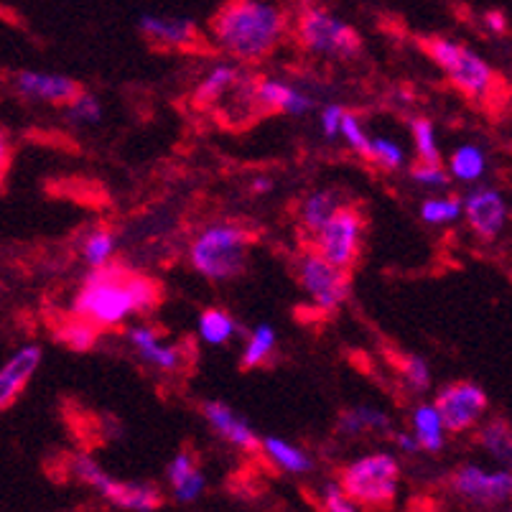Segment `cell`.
I'll return each mask as SVG.
<instances>
[{"instance_id":"d590c367","label":"cell","mask_w":512,"mask_h":512,"mask_svg":"<svg viewBox=\"0 0 512 512\" xmlns=\"http://www.w3.org/2000/svg\"><path fill=\"white\" fill-rule=\"evenodd\" d=\"M319 502H321V510L324 512H360L357 502L344 492V487L334 479L321 484L319 490Z\"/></svg>"},{"instance_id":"7c38bea8","label":"cell","mask_w":512,"mask_h":512,"mask_svg":"<svg viewBox=\"0 0 512 512\" xmlns=\"http://www.w3.org/2000/svg\"><path fill=\"white\" fill-rule=\"evenodd\" d=\"M248 100L265 113H283L291 118H304L316 110V100L309 92L281 77L253 79L248 87Z\"/></svg>"},{"instance_id":"f35d334b","label":"cell","mask_w":512,"mask_h":512,"mask_svg":"<svg viewBox=\"0 0 512 512\" xmlns=\"http://www.w3.org/2000/svg\"><path fill=\"white\" fill-rule=\"evenodd\" d=\"M197 469V456H194L192 451H179V454L171 456L169 467H166V482H169V487H176V484H181L184 479L192 477Z\"/></svg>"},{"instance_id":"d4e9b609","label":"cell","mask_w":512,"mask_h":512,"mask_svg":"<svg viewBox=\"0 0 512 512\" xmlns=\"http://www.w3.org/2000/svg\"><path fill=\"white\" fill-rule=\"evenodd\" d=\"M490 158L477 143H462L456 146L449 156V174L451 179L464 181V184H477L487 174Z\"/></svg>"},{"instance_id":"2e32d148","label":"cell","mask_w":512,"mask_h":512,"mask_svg":"<svg viewBox=\"0 0 512 512\" xmlns=\"http://www.w3.org/2000/svg\"><path fill=\"white\" fill-rule=\"evenodd\" d=\"M202 416L207 421V426L212 428L214 434L220 436L227 446L237 451H260V439L255 434V428L250 426V421L245 416L230 408L222 400H207L202 406Z\"/></svg>"},{"instance_id":"52a82bcc","label":"cell","mask_w":512,"mask_h":512,"mask_svg":"<svg viewBox=\"0 0 512 512\" xmlns=\"http://www.w3.org/2000/svg\"><path fill=\"white\" fill-rule=\"evenodd\" d=\"M74 477L82 484H87L90 490L105 497L107 502L118 510L125 512H156L164 505V495L156 484L148 482H128V479H118L95 462V456L90 454H74L69 462Z\"/></svg>"},{"instance_id":"484cf974","label":"cell","mask_w":512,"mask_h":512,"mask_svg":"<svg viewBox=\"0 0 512 512\" xmlns=\"http://www.w3.org/2000/svg\"><path fill=\"white\" fill-rule=\"evenodd\" d=\"M240 332V324H237L235 316L225 309H204L197 319V337L202 344L209 347H222V344H230L232 339Z\"/></svg>"},{"instance_id":"f1b7e54d","label":"cell","mask_w":512,"mask_h":512,"mask_svg":"<svg viewBox=\"0 0 512 512\" xmlns=\"http://www.w3.org/2000/svg\"><path fill=\"white\" fill-rule=\"evenodd\" d=\"M97 332L100 329L95 324H90L87 319L82 316H69V319L59 321L57 329H54V337L57 342H62L64 347L72 349V352H87L97 344Z\"/></svg>"},{"instance_id":"603a6c76","label":"cell","mask_w":512,"mask_h":512,"mask_svg":"<svg viewBox=\"0 0 512 512\" xmlns=\"http://www.w3.org/2000/svg\"><path fill=\"white\" fill-rule=\"evenodd\" d=\"M242 72L230 62H217L204 72V77L199 79V85L194 87V102L197 105H214L220 102L222 97L230 95L235 87H240Z\"/></svg>"},{"instance_id":"3957f363","label":"cell","mask_w":512,"mask_h":512,"mask_svg":"<svg viewBox=\"0 0 512 512\" xmlns=\"http://www.w3.org/2000/svg\"><path fill=\"white\" fill-rule=\"evenodd\" d=\"M253 242L255 235L240 222H212L189 242V263L209 283H227L245 271Z\"/></svg>"},{"instance_id":"f546056e","label":"cell","mask_w":512,"mask_h":512,"mask_svg":"<svg viewBox=\"0 0 512 512\" xmlns=\"http://www.w3.org/2000/svg\"><path fill=\"white\" fill-rule=\"evenodd\" d=\"M421 220L431 227H444L454 225L456 220H462L464 214V199L446 194V197H428L423 199L418 207Z\"/></svg>"},{"instance_id":"5b68a950","label":"cell","mask_w":512,"mask_h":512,"mask_svg":"<svg viewBox=\"0 0 512 512\" xmlns=\"http://www.w3.org/2000/svg\"><path fill=\"white\" fill-rule=\"evenodd\" d=\"M293 34L309 54L321 59L349 62L360 57L362 51V39L355 26L321 6H306L296 16Z\"/></svg>"},{"instance_id":"ba28073f","label":"cell","mask_w":512,"mask_h":512,"mask_svg":"<svg viewBox=\"0 0 512 512\" xmlns=\"http://www.w3.org/2000/svg\"><path fill=\"white\" fill-rule=\"evenodd\" d=\"M296 278H299L306 299L321 314H334L347 304L349 288H352L349 273L339 265L329 263L327 258H321L314 250L301 253L299 263H296Z\"/></svg>"},{"instance_id":"ab89813d","label":"cell","mask_w":512,"mask_h":512,"mask_svg":"<svg viewBox=\"0 0 512 512\" xmlns=\"http://www.w3.org/2000/svg\"><path fill=\"white\" fill-rule=\"evenodd\" d=\"M204 490H207V477H204L202 469H197L192 477L184 479V482L176 484V487H171V495H174L176 502H184V505H189V502L199 500V497L204 495Z\"/></svg>"},{"instance_id":"836d02e7","label":"cell","mask_w":512,"mask_h":512,"mask_svg":"<svg viewBox=\"0 0 512 512\" xmlns=\"http://www.w3.org/2000/svg\"><path fill=\"white\" fill-rule=\"evenodd\" d=\"M400 375H403V383H406L408 390H413V393L423 395L428 388H431V380H434V375H431V367H428V362L423 360L421 355H406L403 360H400Z\"/></svg>"},{"instance_id":"8fae6325","label":"cell","mask_w":512,"mask_h":512,"mask_svg":"<svg viewBox=\"0 0 512 512\" xmlns=\"http://www.w3.org/2000/svg\"><path fill=\"white\" fill-rule=\"evenodd\" d=\"M436 408H439L441 418H444L449 434H464L472 428L482 426L487 408H490V398L479 388L477 383L469 380H456V383L444 385L434 398Z\"/></svg>"},{"instance_id":"6da1fadb","label":"cell","mask_w":512,"mask_h":512,"mask_svg":"<svg viewBox=\"0 0 512 512\" xmlns=\"http://www.w3.org/2000/svg\"><path fill=\"white\" fill-rule=\"evenodd\" d=\"M161 304V288L153 278L125 265H107L90 271L72 301V314L82 316L97 329H118L133 316L151 314Z\"/></svg>"},{"instance_id":"7a4b0ae2","label":"cell","mask_w":512,"mask_h":512,"mask_svg":"<svg viewBox=\"0 0 512 512\" xmlns=\"http://www.w3.org/2000/svg\"><path fill=\"white\" fill-rule=\"evenodd\" d=\"M286 34L288 16L273 0H230L209 23L212 44L237 62H260Z\"/></svg>"},{"instance_id":"8d00e7d4","label":"cell","mask_w":512,"mask_h":512,"mask_svg":"<svg viewBox=\"0 0 512 512\" xmlns=\"http://www.w3.org/2000/svg\"><path fill=\"white\" fill-rule=\"evenodd\" d=\"M411 181L428 192H441L451 184V174L444 164H416L411 169Z\"/></svg>"},{"instance_id":"ffe728a7","label":"cell","mask_w":512,"mask_h":512,"mask_svg":"<svg viewBox=\"0 0 512 512\" xmlns=\"http://www.w3.org/2000/svg\"><path fill=\"white\" fill-rule=\"evenodd\" d=\"M337 431L344 439H357V436L365 434H383L393 436V421L385 411L375 406H355L347 408V411L339 416Z\"/></svg>"},{"instance_id":"9c48e42d","label":"cell","mask_w":512,"mask_h":512,"mask_svg":"<svg viewBox=\"0 0 512 512\" xmlns=\"http://www.w3.org/2000/svg\"><path fill=\"white\" fill-rule=\"evenodd\" d=\"M365 235V220L355 207H342L327 225L311 237V250L329 263L349 271L355 265Z\"/></svg>"},{"instance_id":"7bdbcfd3","label":"cell","mask_w":512,"mask_h":512,"mask_svg":"<svg viewBox=\"0 0 512 512\" xmlns=\"http://www.w3.org/2000/svg\"><path fill=\"white\" fill-rule=\"evenodd\" d=\"M273 189H276V184H273L271 176H255V179L250 181V192H253L255 197H265V194H271Z\"/></svg>"},{"instance_id":"30bf717a","label":"cell","mask_w":512,"mask_h":512,"mask_svg":"<svg viewBox=\"0 0 512 512\" xmlns=\"http://www.w3.org/2000/svg\"><path fill=\"white\" fill-rule=\"evenodd\" d=\"M451 490L459 500L474 507H497L512 502V472L502 467L462 464L449 479Z\"/></svg>"},{"instance_id":"cb8c5ba5","label":"cell","mask_w":512,"mask_h":512,"mask_svg":"<svg viewBox=\"0 0 512 512\" xmlns=\"http://www.w3.org/2000/svg\"><path fill=\"white\" fill-rule=\"evenodd\" d=\"M344 204L339 202L337 192H329V189H316L309 197H304L299 209V222L304 227V232L309 237H314L321 227L332 220L334 214L342 209Z\"/></svg>"},{"instance_id":"b9f144b4","label":"cell","mask_w":512,"mask_h":512,"mask_svg":"<svg viewBox=\"0 0 512 512\" xmlns=\"http://www.w3.org/2000/svg\"><path fill=\"white\" fill-rule=\"evenodd\" d=\"M482 21H484V29L490 31L492 36H500L507 31V16L502 11H487Z\"/></svg>"},{"instance_id":"d6a6232c","label":"cell","mask_w":512,"mask_h":512,"mask_svg":"<svg viewBox=\"0 0 512 512\" xmlns=\"http://www.w3.org/2000/svg\"><path fill=\"white\" fill-rule=\"evenodd\" d=\"M367 161H372V164L380 166V169L398 171L406 166V151H403V146H400L398 141H393V138L375 136L372 138V151Z\"/></svg>"},{"instance_id":"60d3db41","label":"cell","mask_w":512,"mask_h":512,"mask_svg":"<svg viewBox=\"0 0 512 512\" xmlns=\"http://www.w3.org/2000/svg\"><path fill=\"white\" fill-rule=\"evenodd\" d=\"M393 441H395V446H398V449L408 456H416L423 451L421 444H418V439L413 436V431H395Z\"/></svg>"},{"instance_id":"7402d4cb","label":"cell","mask_w":512,"mask_h":512,"mask_svg":"<svg viewBox=\"0 0 512 512\" xmlns=\"http://www.w3.org/2000/svg\"><path fill=\"white\" fill-rule=\"evenodd\" d=\"M477 444L492 462L512 472V423L505 418H487L477 428Z\"/></svg>"},{"instance_id":"d6986e66","label":"cell","mask_w":512,"mask_h":512,"mask_svg":"<svg viewBox=\"0 0 512 512\" xmlns=\"http://www.w3.org/2000/svg\"><path fill=\"white\" fill-rule=\"evenodd\" d=\"M260 451L268 462L281 472L293 474V477H304L314 469V456L304 449V446L293 444V441L283 439V436H265Z\"/></svg>"},{"instance_id":"4dcf8cb0","label":"cell","mask_w":512,"mask_h":512,"mask_svg":"<svg viewBox=\"0 0 512 512\" xmlns=\"http://www.w3.org/2000/svg\"><path fill=\"white\" fill-rule=\"evenodd\" d=\"M411 138H413V148H416L418 164H441L439 138H436V128L431 120L413 118L411 120Z\"/></svg>"},{"instance_id":"83f0119b","label":"cell","mask_w":512,"mask_h":512,"mask_svg":"<svg viewBox=\"0 0 512 512\" xmlns=\"http://www.w3.org/2000/svg\"><path fill=\"white\" fill-rule=\"evenodd\" d=\"M276 344L278 334L271 324H258V327L250 329L245 347H242V367L250 370V367L265 365L273 357V352H276Z\"/></svg>"},{"instance_id":"4fadbf2b","label":"cell","mask_w":512,"mask_h":512,"mask_svg":"<svg viewBox=\"0 0 512 512\" xmlns=\"http://www.w3.org/2000/svg\"><path fill=\"white\" fill-rule=\"evenodd\" d=\"M510 207L500 189L487 184L472 186L464 197V220L469 230L482 240H495L507 225Z\"/></svg>"},{"instance_id":"277c9868","label":"cell","mask_w":512,"mask_h":512,"mask_svg":"<svg viewBox=\"0 0 512 512\" xmlns=\"http://www.w3.org/2000/svg\"><path fill=\"white\" fill-rule=\"evenodd\" d=\"M426 54L451 85L472 100H487L495 90V69L469 44L449 39V36H434L426 41Z\"/></svg>"},{"instance_id":"ee69618b","label":"cell","mask_w":512,"mask_h":512,"mask_svg":"<svg viewBox=\"0 0 512 512\" xmlns=\"http://www.w3.org/2000/svg\"><path fill=\"white\" fill-rule=\"evenodd\" d=\"M505 512H512V502H510V505H507V507H505Z\"/></svg>"},{"instance_id":"8992f818","label":"cell","mask_w":512,"mask_h":512,"mask_svg":"<svg viewBox=\"0 0 512 512\" xmlns=\"http://www.w3.org/2000/svg\"><path fill=\"white\" fill-rule=\"evenodd\" d=\"M339 484L362 507L390 505L400 487V462L390 451H370L347 464Z\"/></svg>"},{"instance_id":"ac0fdd59","label":"cell","mask_w":512,"mask_h":512,"mask_svg":"<svg viewBox=\"0 0 512 512\" xmlns=\"http://www.w3.org/2000/svg\"><path fill=\"white\" fill-rule=\"evenodd\" d=\"M138 29L153 44L164 49H192L199 41V29L192 18L184 16H158V13H146L138 21Z\"/></svg>"},{"instance_id":"4316f807","label":"cell","mask_w":512,"mask_h":512,"mask_svg":"<svg viewBox=\"0 0 512 512\" xmlns=\"http://www.w3.org/2000/svg\"><path fill=\"white\" fill-rule=\"evenodd\" d=\"M115 250H118V237H115L113 230H105V227H95L79 242V255L90 265V271H100V268L113 265Z\"/></svg>"},{"instance_id":"74e56055","label":"cell","mask_w":512,"mask_h":512,"mask_svg":"<svg viewBox=\"0 0 512 512\" xmlns=\"http://www.w3.org/2000/svg\"><path fill=\"white\" fill-rule=\"evenodd\" d=\"M344 115H347V107L339 105V102H329V105H324L319 110V128L327 141H337V138H342Z\"/></svg>"},{"instance_id":"9a60e30c","label":"cell","mask_w":512,"mask_h":512,"mask_svg":"<svg viewBox=\"0 0 512 512\" xmlns=\"http://www.w3.org/2000/svg\"><path fill=\"white\" fill-rule=\"evenodd\" d=\"M128 344L136 349L141 362L158 372H179L186 362V349L166 342L164 334L151 324H133L128 329Z\"/></svg>"},{"instance_id":"1f68e13d","label":"cell","mask_w":512,"mask_h":512,"mask_svg":"<svg viewBox=\"0 0 512 512\" xmlns=\"http://www.w3.org/2000/svg\"><path fill=\"white\" fill-rule=\"evenodd\" d=\"M64 118L72 125H79V128L97 125L102 120V102L97 100L92 92H79V95L64 107Z\"/></svg>"},{"instance_id":"5bb4252c","label":"cell","mask_w":512,"mask_h":512,"mask_svg":"<svg viewBox=\"0 0 512 512\" xmlns=\"http://www.w3.org/2000/svg\"><path fill=\"white\" fill-rule=\"evenodd\" d=\"M13 90L18 97L31 102H44V105L67 107L79 95V85L72 77L59 72H41V69H21L13 77Z\"/></svg>"},{"instance_id":"e575fe53","label":"cell","mask_w":512,"mask_h":512,"mask_svg":"<svg viewBox=\"0 0 512 512\" xmlns=\"http://www.w3.org/2000/svg\"><path fill=\"white\" fill-rule=\"evenodd\" d=\"M372 138L370 130L365 128V123L360 120V115L349 113L344 115V123H342V141L347 143L352 151L357 153V156L362 158H370V151H372Z\"/></svg>"},{"instance_id":"44dd1931","label":"cell","mask_w":512,"mask_h":512,"mask_svg":"<svg viewBox=\"0 0 512 512\" xmlns=\"http://www.w3.org/2000/svg\"><path fill=\"white\" fill-rule=\"evenodd\" d=\"M411 431L426 454H439V451H444L449 428H446L444 418H441L434 400H431V403H418V406L413 408Z\"/></svg>"},{"instance_id":"e0dca14e","label":"cell","mask_w":512,"mask_h":512,"mask_svg":"<svg viewBox=\"0 0 512 512\" xmlns=\"http://www.w3.org/2000/svg\"><path fill=\"white\" fill-rule=\"evenodd\" d=\"M41 360H44V347L36 342L21 344L16 352H11V357L0 367V406L8 408L23 393L31 377L39 372Z\"/></svg>"}]
</instances>
